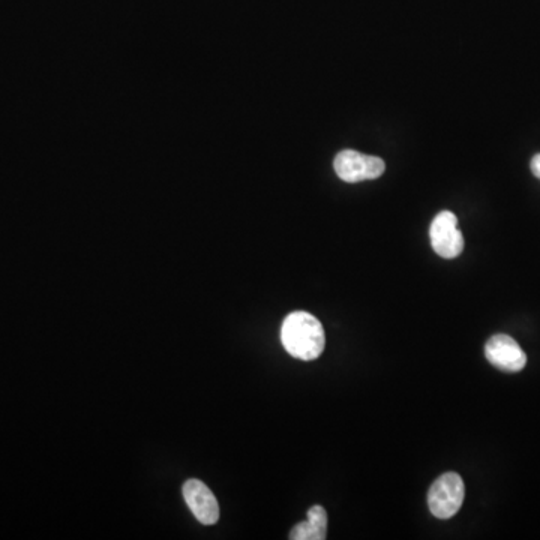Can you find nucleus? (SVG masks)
<instances>
[{
    "instance_id": "1",
    "label": "nucleus",
    "mask_w": 540,
    "mask_h": 540,
    "mask_svg": "<svg viewBox=\"0 0 540 540\" xmlns=\"http://www.w3.org/2000/svg\"><path fill=\"white\" fill-rule=\"evenodd\" d=\"M281 341L290 356L315 360L326 347V335L318 318L305 311L291 312L281 327Z\"/></svg>"
},
{
    "instance_id": "2",
    "label": "nucleus",
    "mask_w": 540,
    "mask_h": 540,
    "mask_svg": "<svg viewBox=\"0 0 540 540\" xmlns=\"http://www.w3.org/2000/svg\"><path fill=\"white\" fill-rule=\"evenodd\" d=\"M464 497L465 486L461 476L453 471L441 474L429 488V510L435 518L450 519L461 509Z\"/></svg>"
},
{
    "instance_id": "3",
    "label": "nucleus",
    "mask_w": 540,
    "mask_h": 540,
    "mask_svg": "<svg viewBox=\"0 0 540 540\" xmlns=\"http://www.w3.org/2000/svg\"><path fill=\"white\" fill-rule=\"evenodd\" d=\"M339 179L348 183L362 182L380 177L386 170V164L378 156L363 155L356 150H342L333 161Z\"/></svg>"
},
{
    "instance_id": "4",
    "label": "nucleus",
    "mask_w": 540,
    "mask_h": 540,
    "mask_svg": "<svg viewBox=\"0 0 540 540\" xmlns=\"http://www.w3.org/2000/svg\"><path fill=\"white\" fill-rule=\"evenodd\" d=\"M432 249L443 258H456L464 249V237L458 230V218L449 210L438 213L429 228Z\"/></svg>"
},
{
    "instance_id": "5",
    "label": "nucleus",
    "mask_w": 540,
    "mask_h": 540,
    "mask_svg": "<svg viewBox=\"0 0 540 540\" xmlns=\"http://www.w3.org/2000/svg\"><path fill=\"white\" fill-rule=\"evenodd\" d=\"M485 356L495 368L518 372L527 365V356L515 339L509 335H495L485 345Z\"/></svg>"
},
{
    "instance_id": "6",
    "label": "nucleus",
    "mask_w": 540,
    "mask_h": 540,
    "mask_svg": "<svg viewBox=\"0 0 540 540\" xmlns=\"http://www.w3.org/2000/svg\"><path fill=\"white\" fill-rule=\"evenodd\" d=\"M183 498L195 518L203 525H213L219 519V504L206 483L198 479L186 480L182 488Z\"/></svg>"
},
{
    "instance_id": "7",
    "label": "nucleus",
    "mask_w": 540,
    "mask_h": 540,
    "mask_svg": "<svg viewBox=\"0 0 540 540\" xmlns=\"http://www.w3.org/2000/svg\"><path fill=\"white\" fill-rule=\"evenodd\" d=\"M327 533V513L324 507L312 506L308 510V519L294 525L290 533L291 540H324Z\"/></svg>"
},
{
    "instance_id": "8",
    "label": "nucleus",
    "mask_w": 540,
    "mask_h": 540,
    "mask_svg": "<svg viewBox=\"0 0 540 540\" xmlns=\"http://www.w3.org/2000/svg\"><path fill=\"white\" fill-rule=\"evenodd\" d=\"M531 171H533L534 176L537 177V179H540V153L539 155H534L533 159H531Z\"/></svg>"
}]
</instances>
